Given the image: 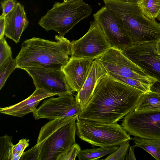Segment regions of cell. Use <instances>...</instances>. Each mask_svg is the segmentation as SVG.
I'll use <instances>...</instances> for the list:
<instances>
[{"instance_id":"obj_1","label":"cell","mask_w":160,"mask_h":160,"mask_svg":"<svg viewBox=\"0 0 160 160\" xmlns=\"http://www.w3.org/2000/svg\"><path fill=\"white\" fill-rule=\"evenodd\" d=\"M144 93L108 74L98 83L78 118L102 122H117L134 110Z\"/></svg>"},{"instance_id":"obj_2","label":"cell","mask_w":160,"mask_h":160,"mask_svg":"<svg viewBox=\"0 0 160 160\" xmlns=\"http://www.w3.org/2000/svg\"><path fill=\"white\" fill-rule=\"evenodd\" d=\"M78 116L50 120L42 127L36 144L24 152L20 160H57L75 143Z\"/></svg>"},{"instance_id":"obj_3","label":"cell","mask_w":160,"mask_h":160,"mask_svg":"<svg viewBox=\"0 0 160 160\" xmlns=\"http://www.w3.org/2000/svg\"><path fill=\"white\" fill-rule=\"evenodd\" d=\"M55 39L52 41L33 37L24 41L16 58V68L62 69L71 57V42L59 35H56Z\"/></svg>"},{"instance_id":"obj_4","label":"cell","mask_w":160,"mask_h":160,"mask_svg":"<svg viewBox=\"0 0 160 160\" xmlns=\"http://www.w3.org/2000/svg\"><path fill=\"white\" fill-rule=\"evenodd\" d=\"M105 5L122 20L133 44L156 42L160 39V24L147 18L137 2L131 0H103Z\"/></svg>"},{"instance_id":"obj_5","label":"cell","mask_w":160,"mask_h":160,"mask_svg":"<svg viewBox=\"0 0 160 160\" xmlns=\"http://www.w3.org/2000/svg\"><path fill=\"white\" fill-rule=\"evenodd\" d=\"M90 5L82 0L55 3L42 17L39 24L47 31L52 30L59 35L65 34L76 24L91 13Z\"/></svg>"},{"instance_id":"obj_6","label":"cell","mask_w":160,"mask_h":160,"mask_svg":"<svg viewBox=\"0 0 160 160\" xmlns=\"http://www.w3.org/2000/svg\"><path fill=\"white\" fill-rule=\"evenodd\" d=\"M76 123L77 135L94 147L119 146L132 139L129 134L117 122H102L78 118Z\"/></svg>"},{"instance_id":"obj_7","label":"cell","mask_w":160,"mask_h":160,"mask_svg":"<svg viewBox=\"0 0 160 160\" xmlns=\"http://www.w3.org/2000/svg\"><path fill=\"white\" fill-rule=\"evenodd\" d=\"M96 59L108 74L135 79L150 86L157 81L127 58L121 50L111 47Z\"/></svg>"},{"instance_id":"obj_8","label":"cell","mask_w":160,"mask_h":160,"mask_svg":"<svg viewBox=\"0 0 160 160\" xmlns=\"http://www.w3.org/2000/svg\"><path fill=\"white\" fill-rule=\"evenodd\" d=\"M90 24L88 30L83 37L71 42V57L94 60L111 47L98 23L94 21Z\"/></svg>"},{"instance_id":"obj_9","label":"cell","mask_w":160,"mask_h":160,"mask_svg":"<svg viewBox=\"0 0 160 160\" xmlns=\"http://www.w3.org/2000/svg\"><path fill=\"white\" fill-rule=\"evenodd\" d=\"M93 16L111 47L122 51L133 45L122 20L115 12L104 6Z\"/></svg>"},{"instance_id":"obj_10","label":"cell","mask_w":160,"mask_h":160,"mask_svg":"<svg viewBox=\"0 0 160 160\" xmlns=\"http://www.w3.org/2000/svg\"><path fill=\"white\" fill-rule=\"evenodd\" d=\"M121 126L129 134L134 136L160 139V111H134L124 117Z\"/></svg>"},{"instance_id":"obj_11","label":"cell","mask_w":160,"mask_h":160,"mask_svg":"<svg viewBox=\"0 0 160 160\" xmlns=\"http://www.w3.org/2000/svg\"><path fill=\"white\" fill-rule=\"evenodd\" d=\"M81 112L72 94L68 93L44 100L32 113L36 120L46 118L52 120L78 116Z\"/></svg>"},{"instance_id":"obj_12","label":"cell","mask_w":160,"mask_h":160,"mask_svg":"<svg viewBox=\"0 0 160 160\" xmlns=\"http://www.w3.org/2000/svg\"><path fill=\"white\" fill-rule=\"evenodd\" d=\"M23 70L32 77L36 88L44 89L58 96L72 94L74 92L62 69L53 70L30 67Z\"/></svg>"},{"instance_id":"obj_13","label":"cell","mask_w":160,"mask_h":160,"mask_svg":"<svg viewBox=\"0 0 160 160\" xmlns=\"http://www.w3.org/2000/svg\"><path fill=\"white\" fill-rule=\"evenodd\" d=\"M154 42L133 44L122 51L127 58L144 69L149 75L160 82V58L154 52Z\"/></svg>"},{"instance_id":"obj_14","label":"cell","mask_w":160,"mask_h":160,"mask_svg":"<svg viewBox=\"0 0 160 160\" xmlns=\"http://www.w3.org/2000/svg\"><path fill=\"white\" fill-rule=\"evenodd\" d=\"M93 60L71 57L62 70L73 92H78L88 75Z\"/></svg>"},{"instance_id":"obj_15","label":"cell","mask_w":160,"mask_h":160,"mask_svg":"<svg viewBox=\"0 0 160 160\" xmlns=\"http://www.w3.org/2000/svg\"><path fill=\"white\" fill-rule=\"evenodd\" d=\"M108 74L96 59L93 61L86 78L75 98L82 111L90 100L98 83Z\"/></svg>"},{"instance_id":"obj_16","label":"cell","mask_w":160,"mask_h":160,"mask_svg":"<svg viewBox=\"0 0 160 160\" xmlns=\"http://www.w3.org/2000/svg\"><path fill=\"white\" fill-rule=\"evenodd\" d=\"M54 96L57 95L44 89L37 88L30 96L23 101L10 106L1 108L0 112L2 114L22 118L25 115L32 112L35 111L41 101Z\"/></svg>"},{"instance_id":"obj_17","label":"cell","mask_w":160,"mask_h":160,"mask_svg":"<svg viewBox=\"0 0 160 160\" xmlns=\"http://www.w3.org/2000/svg\"><path fill=\"white\" fill-rule=\"evenodd\" d=\"M5 19L4 36L17 43L29 22L23 5L17 2L13 9L5 16Z\"/></svg>"},{"instance_id":"obj_18","label":"cell","mask_w":160,"mask_h":160,"mask_svg":"<svg viewBox=\"0 0 160 160\" xmlns=\"http://www.w3.org/2000/svg\"><path fill=\"white\" fill-rule=\"evenodd\" d=\"M134 111L137 112L160 111V95L151 91L144 93Z\"/></svg>"},{"instance_id":"obj_19","label":"cell","mask_w":160,"mask_h":160,"mask_svg":"<svg viewBox=\"0 0 160 160\" xmlns=\"http://www.w3.org/2000/svg\"><path fill=\"white\" fill-rule=\"evenodd\" d=\"M135 147H140L157 160H160V139H151L134 136L132 138Z\"/></svg>"},{"instance_id":"obj_20","label":"cell","mask_w":160,"mask_h":160,"mask_svg":"<svg viewBox=\"0 0 160 160\" xmlns=\"http://www.w3.org/2000/svg\"><path fill=\"white\" fill-rule=\"evenodd\" d=\"M119 147H100L97 148L84 149L80 151L77 157L79 160H98L99 158L113 152L118 149Z\"/></svg>"},{"instance_id":"obj_21","label":"cell","mask_w":160,"mask_h":160,"mask_svg":"<svg viewBox=\"0 0 160 160\" xmlns=\"http://www.w3.org/2000/svg\"><path fill=\"white\" fill-rule=\"evenodd\" d=\"M137 4L142 13L152 20H155L160 14V0H141Z\"/></svg>"},{"instance_id":"obj_22","label":"cell","mask_w":160,"mask_h":160,"mask_svg":"<svg viewBox=\"0 0 160 160\" xmlns=\"http://www.w3.org/2000/svg\"><path fill=\"white\" fill-rule=\"evenodd\" d=\"M12 136L7 135L0 137V160H12Z\"/></svg>"},{"instance_id":"obj_23","label":"cell","mask_w":160,"mask_h":160,"mask_svg":"<svg viewBox=\"0 0 160 160\" xmlns=\"http://www.w3.org/2000/svg\"><path fill=\"white\" fill-rule=\"evenodd\" d=\"M108 74L114 79L141 91L144 93L151 91L150 86L135 79L120 76L112 74Z\"/></svg>"},{"instance_id":"obj_24","label":"cell","mask_w":160,"mask_h":160,"mask_svg":"<svg viewBox=\"0 0 160 160\" xmlns=\"http://www.w3.org/2000/svg\"><path fill=\"white\" fill-rule=\"evenodd\" d=\"M16 58H13L0 67V90L3 87L11 74L16 68Z\"/></svg>"},{"instance_id":"obj_25","label":"cell","mask_w":160,"mask_h":160,"mask_svg":"<svg viewBox=\"0 0 160 160\" xmlns=\"http://www.w3.org/2000/svg\"><path fill=\"white\" fill-rule=\"evenodd\" d=\"M129 141H125L121 143L117 149L110 153L104 160H124L126 155L130 147Z\"/></svg>"},{"instance_id":"obj_26","label":"cell","mask_w":160,"mask_h":160,"mask_svg":"<svg viewBox=\"0 0 160 160\" xmlns=\"http://www.w3.org/2000/svg\"><path fill=\"white\" fill-rule=\"evenodd\" d=\"M12 58L10 47L4 37L0 38V67Z\"/></svg>"},{"instance_id":"obj_27","label":"cell","mask_w":160,"mask_h":160,"mask_svg":"<svg viewBox=\"0 0 160 160\" xmlns=\"http://www.w3.org/2000/svg\"><path fill=\"white\" fill-rule=\"evenodd\" d=\"M29 140L26 138L20 139L16 144L14 145L12 149V160H19L24 150L29 145Z\"/></svg>"},{"instance_id":"obj_28","label":"cell","mask_w":160,"mask_h":160,"mask_svg":"<svg viewBox=\"0 0 160 160\" xmlns=\"http://www.w3.org/2000/svg\"><path fill=\"white\" fill-rule=\"evenodd\" d=\"M81 150L79 145L75 143L71 147L61 155L57 160H74Z\"/></svg>"},{"instance_id":"obj_29","label":"cell","mask_w":160,"mask_h":160,"mask_svg":"<svg viewBox=\"0 0 160 160\" xmlns=\"http://www.w3.org/2000/svg\"><path fill=\"white\" fill-rule=\"evenodd\" d=\"M17 2L16 0H4L1 2L2 12L1 16L5 17L14 8Z\"/></svg>"},{"instance_id":"obj_30","label":"cell","mask_w":160,"mask_h":160,"mask_svg":"<svg viewBox=\"0 0 160 160\" xmlns=\"http://www.w3.org/2000/svg\"><path fill=\"white\" fill-rule=\"evenodd\" d=\"M135 147L133 145L129 147L128 149V153H127L125 156L126 160H136L134 153V149Z\"/></svg>"},{"instance_id":"obj_31","label":"cell","mask_w":160,"mask_h":160,"mask_svg":"<svg viewBox=\"0 0 160 160\" xmlns=\"http://www.w3.org/2000/svg\"><path fill=\"white\" fill-rule=\"evenodd\" d=\"M5 17L0 16V38L4 37V36L5 26Z\"/></svg>"},{"instance_id":"obj_32","label":"cell","mask_w":160,"mask_h":160,"mask_svg":"<svg viewBox=\"0 0 160 160\" xmlns=\"http://www.w3.org/2000/svg\"><path fill=\"white\" fill-rule=\"evenodd\" d=\"M153 49L156 56L160 58V39L154 42Z\"/></svg>"},{"instance_id":"obj_33","label":"cell","mask_w":160,"mask_h":160,"mask_svg":"<svg viewBox=\"0 0 160 160\" xmlns=\"http://www.w3.org/2000/svg\"><path fill=\"white\" fill-rule=\"evenodd\" d=\"M150 91L156 92L160 95V82L157 81L150 86Z\"/></svg>"},{"instance_id":"obj_34","label":"cell","mask_w":160,"mask_h":160,"mask_svg":"<svg viewBox=\"0 0 160 160\" xmlns=\"http://www.w3.org/2000/svg\"><path fill=\"white\" fill-rule=\"evenodd\" d=\"M79 0H63L64 2H71L73 1H79Z\"/></svg>"},{"instance_id":"obj_35","label":"cell","mask_w":160,"mask_h":160,"mask_svg":"<svg viewBox=\"0 0 160 160\" xmlns=\"http://www.w3.org/2000/svg\"><path fill=\"white\" fill-rule=\"evenodd\" d=\"M157 20L159 22V23L160 24V14L158 15V16L157 17Z\"/></svg>"},{"instance_id":"obj_36","label":"cell","mask_w":160,"mask_h":160,"mask_svg":"<svg viewBox=\"0 0 160 160\" xmlns=\"http://www.w3.org/2000/svg\"><path fill=\"white\" fill-rule=\"evenodd\" d=\"M131 0V1H135L137 2H138L141 1V0Z\"/></svg>"}]
</instances>
